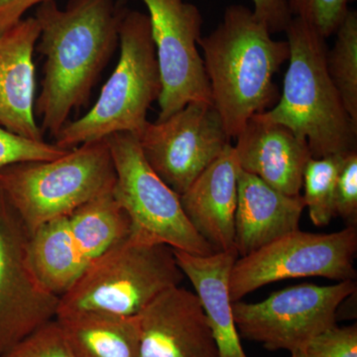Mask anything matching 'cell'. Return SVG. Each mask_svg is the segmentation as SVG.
Returning <instances> with one entry per match:
<instances>
[{
	"label": "cell",
	"instance_id": "6da1fadb",
	"mask_svg": "<svg viewBox=\"0 0 357 357\" xmlns=\"http://www.w3.org/2000/svg\"><path fill=\"white\" fill-rule=\"evenodd\" d=\"M126 9L119 0H70L65 9L56 1L37 6V51L46 59L34 105L42 132L55 137L73 110L89 102L119 46Z\"/></svg>",
	"mask_w": 357,
	"mask_h": 357
},
{
	"label": "cell",
	"instance_id": "7a4b0ae2",
	"mask_svg": "<svg viewBox=\"0 0 357 357\" xmlns=\"http://www.w3.org/2000/svg\"><path fill=\"white\" fill-rule=\"evenodd\" d=\"M198 46L203 48L213 105L230 139L236 138L251 117L276 100L273 77L289 59L288 42L272 39L251 9L234 4Z\"/></svg>",
	"mask_w": 357,
	"mask_h": 357
},
{
	"label": "cell",
	"instance_id": "3957f363",
	"mask_svg": "<svg viewBox=\"0 0 357 357\" xmlns=\"http://www.w3.org/2000/svg\"><path fill=\"white\" fill-rule=\"evenodd\" d=\"M285 33L290 55L283 93L273 109L256 115L306 141L312 158L356 149L357 128L326 68V38L298 17H293Z\"/></svg>",
	"mask_w": 357,
	"mask_h": 357
},
{
	"label": "cell",
	"instance_id": "277c9868",
	"mask_svg": "<svg viewBox=\"0 0 357 357\" xmlns=\"http://www.w3.org/2000/svg\"><path fill=\"white\" fill-rule=\"evenodd\" d=\"M119 62L93 107L69 121L54 137L64 149L105 139L114 133L138 136L147 124V112L162 91L156 48L148 14L126 7L119 26Z\"/></svg>",
	"mask_w": 357,
	"mask_h": 357
},
{
	"label": "cell",
	"instance_id": "5b68a950",
	"mask_svg": "<svg viewBox=\"0 0 357 357\" xmlns=\"http://www.w3.org/2000/svg\"><path fill=\"white\" fill-rule=\"evenodd\" d=\"M115 181L107 139L84 143L50 161L23 162L0 169V190L29 234L112 192Z\"/></svg>",
	"mask_w": 357,
	"mask_h": 357
},
{
	"label": "cell",
	"instance_id": "8992f818",
	"mask_svg": "<svg viewBox=\"0 0 357 357\" xmlns=\"http://www.w3.org/2000/svg\"><path fill=\"white\" fill-rule=\"evenodd\" d=\"M184 278L174 248L131 234L89 263L59 300L56 317L79 311L138 316L157 296Z\"/></svg>",
	"mask_w": 357,
	"mask_h": 357
},
{
	"label": "cell",
	"instance_id": "52a82bcc",
	"mask_svg": "<svg viewBox=\"0 0 357 357\" xmlns=\"http://www.w3.org/2000/svg\"><path fill=\"white\" fill-rule=\"evenodd\" d=\"M114 160L116 181L112 195L132 222V234L192 255L217 253L192 227L173 191L147 163L133 134L105 138Z\"/></svg>",
	"mask_w": 357,
	"mask_h": 357
},
{
	"label": "cell",
	"instance_id": "ba28073f",
	"mask_svg": "<svg viewBox=\"0 0 357 357\" xmlns=\"http://www.w3.org/2000/svg\"><path fill=\"white\" fill-rule=\"evenodd\" d=\"M356 227L333 234L297 229L250 255L237 258L229 275V296L241 301L253 291L286 279L324 277L337 282L356 278Z\"/></svg>",
	"mask_w": 357,
	"mask_h": 357
},
{
	"label": "cell",
	"instance_id": "9c48e42d",
	"mask_svg": "<svg viewBox=\"0 0 357 357\" xmlns=\"http://www.w3.org/2000/svg\"><path fill=\"white\" fill-rule=\"evenodd\" d=\"M356 292V281L301 284L260 302H232V312L241 337L268 351L292 354L304 351L316 335L337 325L338 307Z\"/></svg>",
	"mask_w": 357,
	"mask_h": 357
},
{
	"label": "cell",
	"instance_id": "30bf717a",
	"mask_svg": "<svg viewBox=\"0 0 357 357\" xmlns=\"http://www.w3.org/2000/svg\"><path fill=\"white\" fill-rule=\"evenodd\" d=\"M136 138L152 170L178 196L230 144L215 105L204 102L188 103L165 121H148Z\"/></svg>",
	"mask_w": 357,
	"mask_h": 357
},
{
	"label": "cell",
	"instance_id": "8fae6325",
	"mask_svg": "<svg viewBox=\"0 0 357 357\" xmlns=\"http://www.w3.org/2000/svg\"><path fill=\"white\" fill-rule=\"evenodd\" d=\"M119 1L126 3V0ZM141 1L149 13L161 75L157 121H165L190 102L213 103L210 82L198 50L203 25L198 7L184 0Z\"/></svg>",
	"mask_w": 357,
	"mask_h": 357
},
{
	"label": "cell",
	"instance_id": "7c38bea8",
	"mask_svg": "<svg viewBox=\"0 0 357 357\" xmlns=\"http://www.w3.org/2000/svg\"><path fill=\"white\" fill-rule=\"evenodd\" d=\"M29 236L0 190V356L57 314L60 299L42 287L30 266Z\"/></svg>",
	"mask_w": 357,
	"mask_h": 357
},
{
	"label": "cell",
	"instance_id": "4fadbf2b",
	"mask_svg": "<svg viewBox=\"0 0 357 357\" xmlns=\"http://www.w3.org/2000/svg\"><path fill=\"white\" fill-rule=\"evenodd\" d=\"M138 319V357H218L206 312L196 293L180 285L167 289Z\"/></svg>",
	"mask_w": 357,
	"mask_h": 357
},
{
	"label": "cell",
	"instance_id": "5bb4252c",
	"mask_svg": "<svg viewBox=\"0 0 357 357\" xmlns=\"http://www.w3.org/2000/svg\"><path fill=\"white\" fill-rule=\"evenodd\" d=\"M40 36L35 17L0 33V126L29 139L44 140L35 116L33 54Z\"/></svg>",
	"mask_w": 357,
	"mask_h": 357
},
{
	"label": "cell",
	"instance_id": "9a60e30c",
	"mask_svg": "<svg viewBox=\"0 0 357 357\" xmlns=\"http://www.w3.org/2000/svg\"><path fill=\"white\" fill-rule=\"evenodd\" d=\"M239 169L257 176L288 196H299L303 176L312 158L309 145L282 124L251 117L237 135Z\"/></svg>",
	"mask_w": 357,
	"mask_h": 357
},
{
	"label": "cell",
	"instance_id": "2e32d148",
	"mask_svg": "<svg viewBox=\"0 0 357 357\" xmlns=\"http://www.w3.org/2000/svg\"><path fill=\"white\" fill-rule=\"evenodd\" d=\"M237 171L236 152L229 144L180 196L192 227L217 252L236 249Z\"/></svg>",
	"mask_w": 357,
	"mask_h": 357
},
{
	"label": "cell",
	"instance_id": "e0dca14e",
	"mask_svg": "<svg viewBox=\"0 0 357 357\" xmlns=\"http://www.w3.org/2000/svg\"><path fill=\"white\" fill-rule=\"evenodd\" d=\"M304 198L288 196L257 176L237 171L234 248L243 257L275 239L299 229Z\"/></svg>",
	"mask_w": 357,
	"mask_h": 357
},
{
	"label": "cell",
	"instance_id": "ac0fdd59",
	"mask_svg": "<svg viewBox=\"0 0 357 357\" xmlns=\"http://www.w3.org/2000/svg\"><path fill=\"white\" fill-rule=\"evenodd\" d=\"M178 267L203 305L218 357H248L232 312L229 275L237 258L236 249L211 255H192L174 249Z\"/></svg>",
	"mask_w": 357,
	"mask_h": 357
},
{
	"label": "cell",
	"instance_id": "d6986e66",
	"mask_svg": "<svg viewBox=\"0 0 357 357\" xmlns=\"http://www.w3.org/2000/svg\"><path fill=\"white\" fill-rule=\"evenodd\" d=\"M74 357H138V316L79 311L56 317Z\"/></svg>",
	"mask_w": 357,
	"mask_h": 357
},
{
	"label": "cell",
	"instance_id": "ffe728a7",
	"mask_svg": "<svg viewBox=\"0 0 357 357\" xmlns=\"http://www.w3.org/2000/svg\"><path fill=\"white\" fill-rule=\"evenodd\" d=\"M28 259L42 287L59 299L73 288L89 265L75 243L68 217L44 223L30 234Z\"/></svg>",
	"mask_w": 357,
	"mask_h": 357
},
{
	"label": "cell",
	"instance_id": "44dd1931",
	"mask_svg": "<svg viewBox=\"0 0 357 357\" xmlns=\"http://www.w3.org/2000/svg\"><path fill=\"white\" fill-rule=\"evenodd\" d=\"M68 220L75 243L89 264L132 234V222L112 192L79 206Z\"/></svg>",
	"mask_w": 357,
	"mask_h": 357
},
{
	"label": "cell",
	"instance_id": "7402d4cb",
	"mask_svg": "<svg viewBox=\"0 0 357 357\" xmlns=\"http://www.w3.org/2000/svg\"><path fill=\"white\" fill-rule=\"evenodd\" d=\"M326 53V68L347 114L357 128V13L349 10Z\"/></svg>",
	"mask_w": 357,
	"mask_h": 357
},
{
	"label": "cell",
	"instance_id": "603a6c76",
	"mask_svg": "<svg viewBox=\"0 0 357 357\" xmlns=\"http://www.w3.org/2000/svg\"><path fill=\"white\" fill-rule=\"evenodd\" d=\"M344 154L323 158L312 157L305 168L303 176L305 196L303 198L309 208L310 218L317 227H326L335 217V188Z\"/></svg>",
	"mask_w": 357,
	"mask_h": 357
},
{
	"label": "cell",
	"instance_id": "cb8c5ba5",
	"mask_svg": "<svg viewBox=\"0 0 357 357\" xmlns=\"http://www.w3.org/2000/svg\"><path fill=\"white\" fill-rule=\"evenodd\" d=\"M70 150L55 143L23 137L0 126V169L23 162L50 161Z\"/></svg>",
	"mask_w": 357,
	"mask_h": 357
},
{
	"label": "cell",
	"instance_id": "d4e9b609",
	"mask_svg": "<svg viewBox=\"0 0 357 357\" xmlns=\"http://www.w3.org/2000/svg\"><path fill=\"white\" fill-rule=\"evenodd\" d=\"M294 17L301 18L324 37L335 34L349 13V0H290Z\"/></svg>",
	"mask_w": 357,
	"mask_h": 357
},
{
	"label": "cell",
	"instance_id": "484cf974",
	"mask_svg": "<svg viewBox=\"0 0 357 357\" xmlns=\"http://www.w3.org/2000/svg\"><path fill=\"white\" fill-rule=\"evenodd\" d=\"M0 357H74L55 319L37 328Z\"/></svg>",
	"mask_w": 357,
	"mask_h": 357
},
{
	"label": "cell",
	"instance_id": "4316f807",
	"mask_svg": "<svg viewBox=\"0 0 357 357\" xmlns=\"http://www.w3.org/2000/svg\"><path fill=\"white\" fill-rule=\"evenodd\" d=\"M335 217L342 218L347 227L357 222V152H347L342 157L338 173L335 199Z\"/></svg>",
	"mask_w": 357,
	"mask_h": 357
},
{
	"label": "cell",
	"instance_id": "83f0119b",
	"mask_svg": "<svg viewBox=\"0 0 357 357\" xmlns=\"http://www.w3.org/2000/svg\"><path fill=\"white\" fill-rule=\"evenodd\" d=\"M304 354L306 357H357L356 325L326 328L312 338Z\"/></svg>",
	"mask_w": 357,
	"mask_h": 357
},
{
	"label": "cell",
	"instance_id": "f1b7e54d",
	"mask_svg": "<svg viewBox=\"0 0 357 357\" xmlns=\"http://www.w3.org/2000/svg\"><path fill=\"white\" fill-rule=\"evenodd\" d=\"M253 13L271 34L285 32L293 20L290 0H252Z\"/></svg>",
	"mask_w": 357,
	"mask_h": 357
},
{
	"label": "cell",
	"instance_id": "f546056e",
	"mask_svg": "<svg viewBox=\"0 0 357 357\" xmlns=\"http://www.w3.org/2000/svg\"><path fill=\"white\" fill-rule=\"evenodd\" d=\"M56 0H0V33L17 24L32 7Z\"/></svg>",
	"mask_w": 357,
	"mask_h": 357
},
{
	"label": "cell",
	"instance_id": "4dcf8cb0",
	"mask_svg": "<svg viewBox=\"0 0 357 357\" xmlns=\"http://www.w3.org/2000/svg\"><path fill=\"white\" fill-rule=\"evenodd\" d=\"M291 357H306L305 356L304 351H294L291 354Z\"/></svg>",
	"mask_w": 357,
	"mask_h": 357
}]
</instances>
